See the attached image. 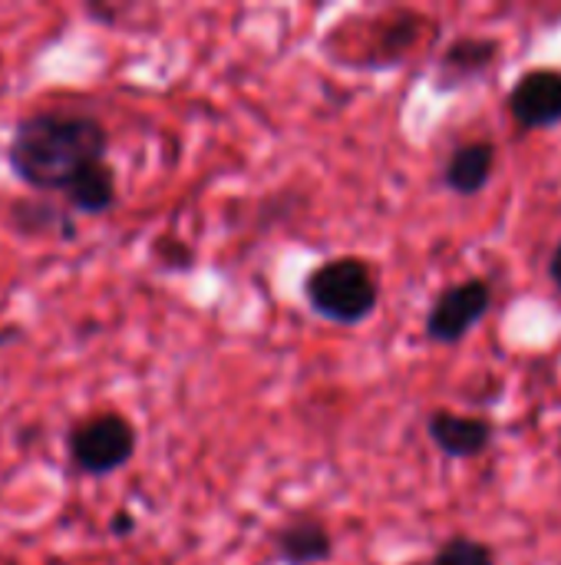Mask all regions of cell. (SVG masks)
Returning a JSON list of instances; mask_svg holds the SVG:
<instances>
[{
    "mask_svg": "<svg viewBox=\"0 0 561 565\" xmlns=\"http://www.w3.org/2000/svg\"><path fill=\"white\" fill-rule=\"evenodd\" d=\"M103 119L76 109H36L17 119L7 142L10 172L33 192H66L79 172L106 162Z\"/></svg>",
    "mask_w": 561,
    "mask_h": 565,
    "instance_id": "obj_1",
    "label": "cell"
},
{
    "mask_svg": "<svg viewBox=\"0 0 561 565\" xmlns=\"http://www.w3.org/2000/svg\"><path fill=\"white\" fill-rule=\"evenodd\" d=\"M311 311L331 324H360L377 311L380 285L374 268L357 255L327 258L304 278Z\"/></svg>",
    "mask_w": 561,
    "mask_h": 565,
    "instance_id": "obj_2",
    "label": "cell"
},
{
    "mask_svg": "<svg viewBox=\"0 0 561 565\" xmlns=\"http://www.w3.org/2000/svg\"><path fill=\"white\" fill-rule=\"evenodd\" d=\"M136 427L122 414H93L66 434V457L83 477H109L136 457Z\"/></svg>",
    "mask_w": 561,
    "mask_h": 565,
    "instance_id": "obj_3",
    "label": "cell"
},
{
    "mask_svg": "<svg viewBox=\"0 0 561 565\" xmlns=\"http://www.w3.org/2000/svg\"><path fill=\"white\" fill-rule=\"evenodd\" d=\"M493 308V285L486 278H466L450 285L427 315V338L436 344H460Z\"/></svg>",
    "mask_w": 561,
    "mask_h": 565,
    "instance_id": "obj_4",
    "label": "cell"
},
{
    "mask_svg": "<svg viewBox=\"0 0 561 565\" xmlns=\"http://www.w3.org/2000/svg\"><path fill=\"white\" fill-rule=\"evenodd\" d=\"M509 113L513 119L536 132V129H552L561 122V70L539 66L529 70L516 79L509 89Z\"/></svg>",
    "mask_w": 561,
    "mask_h": 565,
    "instance_id": "obj_5",
    "label": "cell"
},
{
    "mask_svg": "<svg viewBox=\"0 0 561 565\" xmlns=\"http://www.w3.org/2000/svg\"><path fill=\"white\" fill-rule=\"evenodd\" d=\"M427 434L450 460H476L496 440V427L486 417H470L453 411H433L427 417Z\"/></svg>",
    "mask_w": 561,
    "mask_h": 565,
    "instance_id": "obj_6",
    "label": "cell"
},
{
    "mask_svg": "<svg viewBox=\"0 0 561 565\" xmlns=\"http://www.w3.org/2000/svg\"><path fill=\"white\" fill-rule=\"evenodd\" d=\"M496 169V146L489 139H476V142H463L456 146L446 162H443V185L453 195H479Z\"/></svg>",
    "mask_w": 561,
    "mask_h": 565,
    "instance_id": "obj_7",
    "label": "cell"
},
{
    "mask_svg": "<svg viewBox=\"0 0 561 565\" xmlns=\"http://www.w3.org/2000/svg\"><path fill=\"white\" fill-rule=\"evenodd\" d=\"M499 56V43L489 36H463L453 46H446V53L440 56L436 66V86L440 89H456L466 86L473 79H479Z\"/></svg>",
    "mask_w": 561,
    "mask_h": 565,
    "instance_id": "obj_8",
    "label": "cell"
},
{
    "mask_svg": "<svg viewBox=\"0 0 561 565\" xmlns=\"http://www.w3.org/2000/svg\"><path fill=\"white\" fill-rule=\"evenodd\" d=\"M274 553L284 565H321L334 556V536L321 520H294L278 530Z\"/></svg>",
    "mask_w": 561,
    "mask_h": 565,
    "instance_id": "obj_9",
    "label": "cell"
},
{
    "mask_svg": "<svg viewBox=\"0 0 561 565\" xmlns=\"http://www.w3.org/2000/svg\"><path fill=\"white\" fill-rule=\"evenodd\" d=\"M66 205L79 215H103L116 205V169L109 162L89 166L63 192Z\"/></svg>",
    "mask_w": 561,
    "mask_h": 565,
    "instance_id": "obj_10",
    "label": "cell"
},
{
    "mask_svg": "<svg viewBox=\"0 0 561 565\" xmlns=\"http://www.w3.org/2000/svg\"><path fill=\"white\" fill-rule=\"evenodd\" d=\"M10 225H13L20 235H26V238L60 235L63 242H69V238L76 235V222H73L63 209H56L53 202H43V199H36V195L17 199V202L10 205Z\"/></svg>",
    "mask_w": 561,
    "mask_h": 565,
    "instance_id": "obj_11",
    "label": "cell"
},
{
    "mask_svg": "<svg viewBox=\"0 0 561 565\" xmlns=\"http://www.w3.org/2000/svg\"><path fill=\"white\" fill-rule=\"evenodd\" d=\"M420 36H423V17H417V13H400L393 23H387V26L380 30V43L370 50L367 66L384 70V66L400 63V60L420 43Z\"/></svg>",
    "mask_w": 561,
    "mask_h": 565,
    "instance_id": "obj_12",
    "label": "cell"
},
{
    "mask_svg": "<svg viewBox=\"0 0 561 565\" xmlns=\"http://www.w3.org/2000/svg\"><path fill=\"white\" fill-rule=\"evenodd\" d=\"M433 565H496V553H493V546H486L483 540L453 536V540H446V543L436 550Z\"/></svg>",
    "mask_w": 561,
    "mask_h": 565,
    "instance_id": "obj_13",
    "label": "cell"
},
{
    "mask_svg": "<svg viewBox=\"0 0 561 565\" xmlns=\"http://www.w3.org/2000/svg\"><path fill=\"white\" fill-rule=\"evenodd\" d=\"M109 533L119 536V540H122V536H132V533H136V516H132L129 510H116L112 520H109Z\"/></svg>",
    "mask_w": 561,
    "mask_h": 565,
    "instance_id": "obj_14",
    "label": "cell"
},
{
    "mask_svg": "<svg viewBox=\"0 0 561 565\" xmlns=\"http://www.w3.org/2000/svg\"><path fill=\"white\" fill-rule=\"evenodd\" d=\"M549 278H552V285L559 288V295H561V242L552 248V258H549Z\"/></svg>",
    "mask_w": 561,
    "mask_h": 565,
    "instance_id": "obj_15",
    "label": "cell"
}]
</instances>
